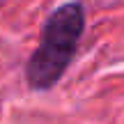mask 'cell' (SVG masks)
Returning <instances> with one entry per match:
<instances>
[{"label": "cell", "mask_w": 124, "mask_h": 124, "mask_svg": "<svg viewBox=\"0 0 124 124\" xmlns=\"http://www.w3.org/2000/svg\"><path fill=\"white\" fill-rule=\"evenodd\" d=\"M85 32V7L80 0L62 2L46 16L37 48L25 62V83L35 92H48L71 67Z\"/></svg>", "instance_id": "6da1fadb"}]
</instances>
